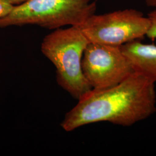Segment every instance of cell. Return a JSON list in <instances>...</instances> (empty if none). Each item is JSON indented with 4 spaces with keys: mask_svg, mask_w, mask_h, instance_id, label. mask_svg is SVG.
Returning a JSON list of instances; mask_svg holds the SVG:
<instances>
[{
    "mask_svg": "<svg viewBox=\"0 0 156 156\" xmlns=\"http://www.w3.org/2000/svg\"><path fill=\"white\" fill-rule=\"evenodd\" d=\"M156 111L155 83L135 72L116 86L90 90L67 113L61 126L67 132L101 122L129 127Z\"/></svg>",
    "mask_w": 156,
    "mask_h": 156,
    "instance_id": "cell-1",
    "label": "cell"
},
{
    "mask_svg": "<svg viewBox=\"0 0 156 156\" xmlns=\"http://www.w3.org/2000/svg\"><path fill=\"white\" fill-rule=\"evenodd\" d=\"M89 44L78 26L57 28L47 35L41 51L56 67L59 86L79 100L92 90L84 75L82 61Z\"/></svg>",
    "mask_w": 156,
    "mask_h": 156,
    "instance_id": "cell-2",
    "label": "cell"
},
{
    "mask_svg": "<svg viewBox=\"0 0 156 156\" xmlns=\"http://www.w3.org/2000/svg\"><path fill=\"white\" fill-rule=\"evenodd\" d=\"M96 3L91 0H28L14 6L0 19V28L27 24L48 29L78 26L94 14Z\"/></svg>",
    "mask_w": 156,
    "mask_h": 156,
    "instance_id": "cell-3",
    "label": "cell"
},
{
    "mask_svg": "<svg viewBox=\"0 0 156 156\" xmlns=\"http://www.w3.org/2000/svg\"><path fill=\"white\" fill-rule=\"evenodd\" d=\"M149 17L134 9L93 14L78 27L90 43L121 46L146 36Z\"/></svg>",
    "mask_w": 156,
    "mask_h": 156,
    "instance_id": "cell-4",
    "label": "cell"
},
{
    "mask_svg": "<svg viewBox=\"0 0 156 156\" xmlns=\"http://www.w3.org/2000/svg\"><path fill=\"white\" fill-rule=\"evenodd\" d=\"M82 65L84 75L94 90L116 86L135 73L121 46L89 42Z\"/></svg>",
    "mask_w": 156,
    "mask_h": 156,
    "instance_id": "cell-5",
    "label": "cell"
},
{
    "mask_svg": "<svg viewBox=\"0 0 156 156\" xmlns=\"http://www.w3.org/2000/svg\"><path fill=\"white\" fill-rule=\"evenodd\" d=\"M135 73L156 82V45L146 44L138 40L121 46Z\"/></svg>",
    "mask_w": 156,
    "mask_h": 156,
    "instance_id": "cell-6",
    "label": "cell"
},
{
    "mask_svg": "<svg viewBox=\"0 0 156 156\" xmlns=\"http://www.w3.org/2000/svg\"><path fill=\"white\" fill-rule=\"evenodd\" d=\"M151 22V26L146 37L151 39H156V8L147 14Z\"/></svg>",
    "mask_w": 156,
    "mask_h": 156,
    "instance_id": "cell-7",
    "label": "cell"
},
{
    "mask_svg": "<svg viewBox=\"0 0 156 156\" xmlns=\"http://www.w3.org/2000/svg\"><path fill=\"white\" fill-rule=\"evenodd\" d=\"M14 6L6 2L5 0H0V19L9 14Z\"/></svg>",
    "mask_w": 156,
    "mask_h": 156,
    "instance_id": "cell-8",
    "label": "cell"
},
{
    "mask_svg": "<svg viewBox=\"0 0 156 156\" xmlns=\"http://www.w3.org/2000/svg\"><path fill=\"white\" fill-rule=\"evenodd\" d=\"M12 5L16 6L20 5L23 3L27 1L28 0H5Z\"/></svg>",
    "mask_w": 156,
    "mask_h": 156,
    "instance_id": "cell-9",
    "label": "cell"
},
{
    "mask_svg": "<svg viewBox=\"0 0 156 156\" xmlns=\"http://www.w3.org/2000/svg\"><path fill=\"white\" fill-rule=\"evenodd\" d=\"M145 2L147 6L156 8V0H145Z\"/></svg>",
    "mask_w": 156,
    "mask_h": 156,
    "instance_id": "cell-10",
    "label": "cell"
}]
</instances>
